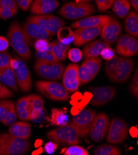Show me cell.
Returning <instances> with one entry per match:
<instances>
[{
  "label": "cell",
  "mask_w": 138,
  "mask_h": 155,
  "mask_svg": "<svg viewBox=\"0 0 138 155\" xmlns=\"http://www.w3.org/2000/svg\"><path fill=\"white\" fill-rule=\"evenodd\" d=\"M115 0H95L96 6L100 12L108 11L113 5Z\"/></svg>",
  "instance_id": "cell-38"
},
{
  "label": "cell",
  "mask_w": 138,
  "mask_h": 155,
  "mask_svg": "<svg viewBox=\"0 0 138 155\" xmlns=\"http://www.w3.org/2000/svg\"><path fill=\"white\" fill-rule=\"evenodd\" d=\"M16 110L17 116L19 119L22 120H31V112L32 109L30 107L28 96L23 97L19 98L16 104Z\"/></svg>",
  "instance_id": "cell-26"
},
{
  "label": "cell",
  "mask_w": 138,
  "mask_h": 155,
  "mask_svg": "<svg viewBox=\"0 0 138 155\" xmlns=\"http://www.w3.org/2000/svg\"><path fill=\"white\" fill-rule=\"evenodd\" d=\"M18 65L13 71L18 87L22 92H29L32 88V77L25 62L16 56Z\"/></svg>",
  "instance_id": "cell-12"
},
{
  "label": "cell",
  "mask_w": 138,
  "mask_h": 155,
  "mask_svg": "<svg viewBox=\"0 0 138 155\" xmlns=\"http://www.w3.org/2000/svg\"><path fill=\"white\" fill-rule=\"evenodd\" d=\"M18 7L24 12H26L29 9L34 0H16Z\"/></svg>",
  "instance_id": "cell-44"
},
{
  "label": "cell",
  "mask_w": 138,
  "mask_h": 155,
  "mask_svg": "<svg viewBox=\"0 0 138 155\" xmlns=\"http://www.w3.org/2000/svg\"><path fill=\"white\" fill-rule=\"evenodd\" d=\"M40 150H39V151H42V148H40ZM35 153H37V154H40V152H39V151H34V152H33V153H32V154H34Z\"/></svg>",
  "instance_id": "cell-51"
},
{
  "label": "cell",
  "mask_w": 138,
  "mask_h": 155,
  "mask_svg": "<svg viewBox=\"0 0 138 155\" xmlns=\"http://www.w3.org/2000/svg\"><path fill=\"white\" fill-rule=\"evenodd\" d=\"M96 8L93 4L68 2L64 4L58 11L61 16L70 20H76L93 14Z\"/></svg>",
  "instance_id": "cell-4"
},
{
  "label": "cell",
  "mask_w": 138,
  "mask_h": 155,
  "mask_svg": "<svg viewBox=\"0 0 138 155\" xmlns=\"http://www.w3.org/2000/svg\"><path fill=\"white\" fill-rule=\"evenodd\" d=\"M10 126L9 133L16 137L27 140L31 134V126L28 122H14Z\"/></svg>",
  "instance_id": "cell-25"
},
{
  "label": "cell",
  "mask_w": 138,
  "mask_h": 155,
  "mask_svg": "<svg viewBox=\"0 0 138 155\" xmlns=\"http://www.w3.org/2000/svg\"><path fill=\"white\" fill-rule=\"evenodd\" d=\"M30 143L26 140L15 137L11 134L0 135V155H21L26 153Z\"/></svg>",
  "instance_id": "cell-2"
},
{
  "label": "cell",
  "mask_w": 138,
  "mask_h": 155,
  "mask_svg": "<svg viewBox=\"0 0 138 155\" xmlns=\"http://www.w3.org/2000/svg\"><path fill=\"white\" fill-rule=\"evenodd\" d=\"M63 1H65V0H63Z\"/></svg>",
  "instance_id": "cell-52"
},
{
  "label": "cell",
  "mask_w": 138,
  "mask_h": 155,
  "mask_svg": "<svg viewBox=\"0 0 138 155\" xmlns=\"http://www.w3.org/2000/svg\"><path fill=\"white\" fill-rule=\"evenodd\" d=\"M9 41L4 37L0 36V52L6 50L9 47Z\"/></svg>",
  "instance_id": "cell-47"
},
{
  "label": "cell",
  "mask_w": 138,
  "mask_h": 155,
  "mask_svg": "<svg viewBox=\"0 0 138 155\" xmlns=\"http://www.w3.org/2000/svg\"><path fill=\"white\" fill-rule=\"evenodd\" d=\"M130 91L134 97H135L136 98L137 97V96H138V69H137V68L135 70L133 78L131 81L130 87Z\"/></svg>",
  "instance_id": "cell-40"
},
{
  "label": "cell",
  "mask_w": 138,
  "mask_h": 155,
  "mask_svg": "<svg viewBox=\"0 0 138 155\" xmlns=\"http://www.w3.org/2000/svg\"><path fill=\"white\" fill-rule=\"evenodd\" d=\"M109 126L110 119L105 113L96 114L89 133L90 138L96 142H102L108 134Z\"/></svg>",
  "instance_id": "cell-9"
},
{
  "label": "cell",
  "mask_w": 138,
  "mask_h": 155,
  "mask_svg": "<svg viewBox=\"0 0 138 155\" xmlns=\"http://www.w3.org/2000/svg\"><path fill=\"white\" fill-rule=\"evenodd\" d=\"M52 51L56 58L58 62L64 61L66 60L70 46L69 45L63 44L58 40H55L52 42Z\"/></svg>",
  "instance_id": "cell-29"
},
{
  "label": "cell",
  "mask_w": 138,
  "mask_h": 155,
  "mask_svg": "<svg viewBox=\"0 0 138 155\" xmlns=\"http://www.w3.org/2000/svg\"><path fill=\"white\" fill-rule=\"evenodd\" d=\"M119 58L120 57H119L118 56L115 55L112 59L106 61L105 65V70L106 74L107 77H109V79L113 82L116 72L117 66Z\"/></svg>",
  "instance_id": "cell-31"
},
{
  "label": "cell",
  "mask_w": 138,
  "mask_h": 155,
  "mask_svg": "<svg viewBox=\"0 0 138 155\" xmlns=\"http://www.w3.org/2000/svg\"><path fill=\"white\" fill-rule=\"evenodd\" d=\"M106 141L111 144L123 142L128 135V127L126 122L120 118H114L110 123Z\"/></svg>",
  "instance_id": "cell-11"
},
{
  "label": "cell",
  "mask_w": 138,
  "mask_h": 155,
  "mask_svg": "<svg viewBox=\"0 0 138 155\" xmlns=\"http://www.w3.org/2000/svg\"><path fill=\"white\" fill-rule=\"evenodd\" d=\"M112 7V11L117 16L123 19L129 13L131 5L129 0H115Z\"/></svg>",
  "instance_id": "cell-30"
},
{
  "label": "cell",
  "mask_w": 138,
  "mask_h": 155,
  "mask_svg": "<svg viewBox=\"0 0 138 155\" xmlns=\"http://www.w3.org/2000/svg\"><path fill=\"white\" fill-rule=\"evenodd\" d=\"M100 56H102V58L103 59L108 61V60L112 59L114 57L115 53H114L113 50L110 47H108V48H104L101 51Z\"/></svg>",
  "instance_id": "cell-45"
},
{
  "label": "cell",
  "mask_w": 138,
  "mask_h": 155,
  "mask_svg": "<svg viewBox=\"0 0 138 155\" xmlns=\"http://www.w3.org/2000/svg\"><path fill=\"white\" fill-rule=\"evenodd\" d=\"M79 67L78 64H69L64 71L63 74V85L68 92H75L79 88Z\"/></svg>",
  "instance_id": "cell-16"
},
{
  "label": "cell",
  "mask_w": 138,
  "mask_h": 155,
  "mask_svg": "<svg viewBox=\"0 0 138 155\" xmlns=\"http://www.w3.org/2000/svg\"><path fill=\"white\" fill-rule=\"evenodd\" d=\"M90 91L93 95L92 105L99 106L110 101L115 97L116 89L113 87L106 86L102 87H90Z\"/></svg>",
  "instance_id": "cell-15"
},
{
  "label": "cell",
  "mask_w": 138,
  "mask_h": 155,
  "mask_svg": "<svg viewBox=\"0 0 138 155\" xmlns=\"http://www.w3.org/2000/svg\"><path fill=\"white\" fill-rule=\"evenodd\" d=\"M18 6L16 0H0V18L6 21L18 13Z\"/></svg>",
  "instance_id": "cell-23"
},
{
  "label": "cell",
  "mask_w": 138,
  "mask_h": 155,
  "mask_svg": "<svg viewBox=\"0 0 138 155\" xmlns=\"http://www.w3.org/2000/svg\"><path fill=\"white\" fill-rule=\"evenodd\" d=\"M134 67V63L133 59L126 58H119L113 82L118 83L126 82L131 77Z\"/></svg>",
  "instance_id": "cell-20"
},
{
  "label": "cell",
  "mask_w": 138,
  "mask_h": 155,
  "mask_svg": "<svg viewBox=\"0 0 138 155\" xmlns=\"http://www.w3.org/2000/svg\"><path fill=\"white\" fill-rule=\"evenodd\" d=\"M102 61L99 57L86 59L79 67V85H83L93 81L99 73Z\"/></svg>",
  "instance_id": "cell-8"
},
{
  "label": "cell",
  "mask_w": 138,
  "mask_h": 155,
  "mask_svg": "<svg viewBox=\"0 0 138 155\" xmlns=\"http://www.w3.org/2000/svg\"><path fill=\"white\" fill-rule=\"evenodd\" d=\"M16 104L11 100L0 101V122L6 126H10L16 120Z\"/></svg>",
  "instance_id": "cell-19"
},
{
  "label": "cell",
  "mask_w": 138,
  "mask_h": 155,
  "mask_svg": "<svg viewBox=\"0 0 138 155\" xmlns=\"http://www.w3.org/2000/svg\"><path fill=\"white\" fill-rule=\"evenodd\" d=\"M58 38L59 41L63 44L69 45L73 41L74 39V32L69 27H61L57 32Z\"/></svg>",
  "instance_id": "cell-32"
},
{
  "label": "cell",
  "mask_w": 138,
  "mask_h": 155,
  "mask_svg": "<svg viewBox=\"0 0 138 155\" xmlns=\"http://www.w3.org/2000/svg\"><path fill=\"white\" fill-rule=\"evenodd\" d=\"M64 154L65 155H89V153L84 148L76 145H73L67 148Z\"/></svg>",
  "instance_id": "cell-37"
},
{
  "label": "cell",
  "mask_w": 138,
  "mask_h": 155,
  "mask_svg": "<svg viewBox=\"0 0 138 155\" xmlns=\"http://www.w3.org/2000/svg\"><path fill=\"white\" fill-rule=\"evenodd\" d=\"M96 114V111L93 110L86 109L73 117L71 123L79 137L83 138L89 134Z\"/></svg>",
  "instance_id": "cell-10"
},
{
  "label": "cell",
  "mask_w": 138,
  "mask_h": 155,
  "mask_svg": "<svg viewBox=\"0 0 138 155\" xmlns=\"http://www.w3.org/2000/svg\"><path fill=\"white\" fill-rule=\"evenodd\" d=\"M130 5L132 6L134 11L136 12L138 11V0H130Z\"/></svg>",
  "instance_id": "cell-49"
},
{
  "label": "cell",
  "mask_w": 138,
  "mask_h": 155,
  "mask_svg": "<svg viewBox=\"0 0 138 155\" xmlns=\"http://www.w3.org/2000/svg\"><path fill=\"white\" fill-rule=\"evenodd\" d=\"M59 5L58 0H34L30 5V12L34 15H44L55 11Z\"/></svg>",
  "instance_id": "cell-22"
},
{
  "label": "cell",
  "mask_w": 138,
  "mask_h": 155,
  "mask_svg": "<svg viewBox=\"0 0 138 155\" xmlns=\"http://www.w3.org/2000/svg\"><path fill=\"white\" fill-rule=\"evenodd\" d=\"M121 30L119 22L117 19L112 18L111 21L102 27L100 34L101 38L109 45L114 43L119 37Z\"/></svg>",
  "instance_id": "cell-18"
},
{
  "label": "cell",
  "mask_w": 138,
  "mask_h": 155,
  "mask_svg": "<svg viewBox=\"0 0 138 155\" xmlns=\"http://www.w3.org/2000/svg\"><path fill=\"white\" fill-rule=\"evenodd\" d=\"M49 43L46 40H39L34 43V46L37 51H43L48 48Z\"/></svg>",
  "instance_id": "cell-43"
},
{
  "label": "cell",
  "mask_w": 138,
  "mask_h": 155,
  "mask_svg": "<svg viewBox=\"0 0 138 155\" xmlns=\"http://www.w3.org/2000/svg\"><path fill=\"white\" fill-rule=\"evenodd\" d=\"M7 37L12 48L23 59L29 61L32 58L31 51L25 40L19 22H14L10 25Z\"/></svg>",
  "instance_id": "cell-1"
},
{
  "label": "cell",
  "mask_w": 138,
  "mask_h": 155,
  "mask_svg": "<svg viewBox=\"0 0 138 155\" xmlns=\"http://www.w3.org/2000/svg\"><path fill=\"white\" fill-rule=\"evenodd\" d=\"M0 82L14 91H19L14 71L10 66L0 70Z\"/></svg>",
  "instance_id": "cell-28"
},
{
  "label": "cell",
  "mask_w": 138,
  "mask_h": 155,
  "mask_svg": "<svg viewBox=\"0 0 138 155\" xmlns=\"http://www.w3.org/2000/svg\"><path fill=\"white\" fill-rule=\"evenodd\" d=\"M37 90L49 99L65 101H68L70 95L68 91L64 87L63 84L53 81H42L35 82Z\"/></svg>",
  "instance_id": "cell-5"
},
{
  "label": "cell",
  "mask_w": 138,
  "mask_h": 155,
  "mask_svg": "<svg viewBox=\"0 0 138 155\" xmlns=\"http://www.w3.org/2000/svg\"><path fill=\"white\" fill-rule=\"evenodd\" d=\"M34 70L43 79L58 81L62 78L65 66L60 62L37 60L34 64Z\"/></svg>",
  "instance_id": "cell-6"
},
{
  "label": "cell",
  "mask_w": 138,
  "mask_h": 155,
  "mask_svg": "<svg viewBox=\"0 0 138 155\" xmlns=\"http://www.w3.org/2000/svg\"><path fill=\"white\" fill-rule=\"evenodd\" d=\"M42 111L41 110H34L31 112V115H30V117H31V120L36 119L39 118L41 114H42Z\"/></svg>",
  "instance_id": "cell-48"
},
{
  "label": "cell",
  "mask_w": 138,
  "mask_h": 155,
  "mask_svg": "<svg viewBox=\"0 0 138 155\" xmlns=\"http://www.w3.org/2000/svg\"><path fill=\"white\" fill-rule=\"evenodd\" d=\"M21 28L28 46L31 47L34 46L37 40H46L49 41L53 36L39 24L27 20L23 24Z\"/></svg>",
  "instance_id": "cell-7"
},
{
  "label": "cell",
  "mask_w": 138,
  "mask_h": 155,
  "mask_svg": "<svg viewBox=\"0 0 138 155\" xmlns=\"http://www.w3.org/2000/svg\"><path fill=\"white\" fill-rule=\"evenodd\" d=\"M56 147H57V144L55 143V142H48L45 145V147H44L45 152L47 153V154H52L55 151L56 149Z\"/></svg>",
  "instance_id": "cell-46"
},
{
  "label": "cell",
  "mask_w": 138,
  "mask_h": 155,
  "mask_svg": "<svg viewBox=\"0 0 138 155\" xmlns=\"http://www.w3.org/2000/svg\"><path fill=\"white\" fill-rule=\"evenodd\" d=\"M68 56L71 61L74 62V63H78L81 59L82 53L81 51L78 48H72L69 50Z\"/></svg>",
  "instance_id": "cell-41"
},
{
  "label": "cell",
  "mask_w": 138,
  "mask_h": 155,
  "mask_svg": "<svg viewBox=\"0 0 138 155\" xmlns=\"http://www.w3.org/2000/svg\"><path fill=\"white\" fill-rule=\"evenodd\" d=\"M124 22L126 32L133 37H138V15L135 11L129 12Z\"/></svg>",
  "instance_id": "cell-27"
},
{
  "label": "cell",
  "mask_w": 138,
  "mask_h": 155,
  "mask_svg": "<svg viewBox=\"0 0 138 155\" xmlns=\"http://www.w3.org/2000/svg\"><path fill=\"white\" fill-rule=\"evenodd\" d=\"M27 20L39 24L53 35L56 34L58 31L66 24L62 19L50 14L31 15Z\"/></svg>",
  "instance_id": "cell-13"
},
{
  "label": "cell",
  "mask_w": 138,
  "mask_h": 155,
  "mask_svg": "<svg viewBox=\"0 0 138 155\" xmlns=\"http://www.w3.org/2000/svg\"><path fill=\"white\" fill-rule=\"evenodd\" d=\"M110 47L109 44L103 40H97L87 45L83 48V55L84 58L97 57L100 55L101 51L105 48Z\"/></svg>",
  "instance_id": "cell-24"
},
{
  "label": "cell",
  "mask_w": 138,
  "mask_h": 155,
  "mask_svg": "<svg viewBox=\"0 0 138 155\" xmlns=\"http://www.w3.org/2000/svg\"><path fill=\"white\" fill-rule=\"evenodd\" d=\"M12 56L9 52H0V70L9 66Z\"/></svg>",
  "instance_id": "cell-39"
},
{
  "label": "cell",
  "mask_w": 138,
  "mask_h": 155,
  "mask_svg": "<svg viewBox=\"0 0 138 155\" xmlns=\"http://www.w3.org/2000/svg\"><path fill=\"white\" fill-rule=\"evenodd\" d=\"M102 27L76 28L74 31L73 44L77 46L84 45L94 40L101 34Z\"/></svg>",
  "instance_id": "cell-17"
},
{
  "label": "cell",
  "mask_w": 138,
  "mask_h": 155,
  "mask_svg": "<svg viewBox=\"0 0 138 155\" xmlns=\"http://www.w3.org/2000/svg\"><path fill=\"white\" fill-rule=\"evenodd\" d=\"M74 2L76 3H89L93 0H73Z\"/></svg>",
  "instance_id": "cell-50"
},
{
  "label": "cell",
  "mask_w": 138,
  "mask_h": 155,
  "mask_svg": "<svg viewBox=\"0 0 138 155\" xmlns=\"http://www.w3.org/2000/svg\"><path fill=\"white\" fill-rule=\"evenodd\" d=\"M29 102L32 110H43V100L42 97L37 94H32L28 96Z\"/></svg>",
  "instance_id": "cell-36"
},
{
  "label": "cell",
  "mask_w": 138,
  "mask_h": 155,
  "mask_svg": "<svg viewBox=\"0 0 138 155\" xmlns=\"http://www.w3.org/2000/svg\"><path fill=\"white\" fill-rule=\"evenodd\" d=\"M116 51L117 53L125 57H131L137 54L138 51L137 40L130 35L124 34L117 40Z\"/></svg>",
  "instance_id": "cell-14"
},
{
  "label": "cell",
  "mask_w": 138,
  "mask_h": 155,
  "mask_svg": "<svg viewBox=\"0 0 138 155\" xmlns=\"http://www.w3.org/2000/svg\"><path fill=\"white\" fill-rule=\"evenodd\" d=\"M53 45L52 42L49 43L48 48L43 51H37L35 53V57L37 60H42L47 61H56V58L54 56L53 51Z\"/></svg>",
  "instance_id": "cell-34"
},
{
  "label": "cell",
  "mask_w": 138,
  "mask_h": 155,
  "mask_svg": "<svg viewBox=\"0 0 138 155\" xmlns=\"http://www.w3.org/2000/svg\"><path fill=\"white\" fill-rule=\"evenodd\" d=\"M112 19V18L108 15H93V16L86 17L73 22L71 24V27L73 28H79L86 27H103Z\"/></svg>",
  "instance_id": "cell-21"
},
{
  "label": "cell",
  "mask_w": 138,
  "mask_h": 155,
  "mask_svg": "<svg viewBox=\"0 0 138 155\" xmlns=\"http://www.w3.org/2000/svg\"><path fill=\"white\" fill-rule=\"evenodd\" d=\"M66 116L65 113L59 110L54 108L52 110V114L51 117V123L53 125L61 126L66 123Z\"/></svg>",
  "instance_id": "cell-35"
},
{
  "label": "cell",
  "mask_w": 138,
  "mask_h": 155,
  "mask_svg": "<svg viewBox=\"0 0 138 155\" xmlns=\"http://www.w3.org/2000/svg\"><path fill=\"white\" fill-rule=\"evenodd\" d=\"M13 93L5 85L0 82V100L13 97Z\"/></svg>",
  "instance_id": "cell-42"
},
{
  "label": "cell",
  "mask_w": 138,
  "mask_h": 155,
  "mask_svg": "<svg viewBox=\"0 0 138 155\" xmlns=\"http://www.w3.org/2000/svg\"><path fill=\"white\" fill-rule=\"evenodd\" d=\"M47 136L57 145H73L81 143L79 137L71 122L56 129L49 131Z\"/></svg>",
  "instance_id": "cell-3"
},
{
  "label": "cell",
  "mask_w": 138,
  "mask_h": 155,
  "mask_svg": "<svg viewBox=\"0 0 138 155\" xmlns=\"http://www.w3.org/2000/svg\"><path fill=\"white\" fill-rule=\"evenodd\" d=\"M93 153L95 155H119L121 154V151L117 147L103 145L96 148Z\"/></svg>",
  "instance_id": "cell-33"
}]
</instances>
